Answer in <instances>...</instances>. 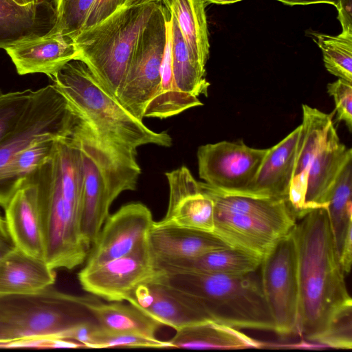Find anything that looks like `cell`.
I'll use <instances>...</instances> for the list:
<instances>
[{
    "label": "cell",
    "mask_w": 352,
    "mask_h": 352,
    "mask_svg": "<svg viewBox=\"0 0 352 352\" xmlns=\"http://www.w3.org/2000/svg\"><path fill=\"white\" fill-rule=\"evenodd\" d=\"M50 78L71 107L106 142L135 153L146 144L172 145L167 132H155L134 117L82 60L69 61Z\"/></svg>",
    "instance_id": "cell-4"
},
{
    "label": "cell",
    "mask_w": 352,
    "mask_h": 352,
    "mask_svg": "<svg viewBox=\"0 0 352 352\" xmlns=\"http://www.w3.org/2000/svg\"><path fill=\"white\" fill-rule=\"evenodd\" d=\"M7 343L6 335L3 327L0 322V346H4Z\"/></svg>",
    "instance_id": "cell-45"
},
{
    "label": "cell",
    "mask_w": 352,
    "mask_h": 352,
    "mask_svg": "<svg viewBox=\"0 0 352 352\" xmlns=\"http://www.w3.org/2000/svg\"><path fill=\"white\" fill-rule=\"evenodd\" d=\"M327 92L333 98L336 118L352 131V83L341 78L327 85Z\"/></svg>",
    "instance_id": "cell-37"
},
{
    "label": "cell",
    "mask_w": 352,
    "mask_h": 352,
    "mask_svg": "<svg viewBox=\"0 0 352 352\" xmlns=\"http://www.w3.org/2000/svg\"><path fill=\"white\" fill-rule=\"evenodd\" d=\"M126 1V0H95L82 30L102 21L123 7Z\"/></svg>",
    "instance_id": "cell-38"
},
{
    "label": "cell",
    "mask_w": 352,
    "mask_h": 352,
    "mask_svg": "<svg viewBox=\"0 0 352 352\" xmlns=\"http://www.w3.org/2000/svg\"><path fill=\"white\" fill-rule=\"evenodd\" d=\"M87 307L99 327L105 331L133 333L155 338L162 326L130 303L102 302L92 295Z\"/></svg>",
    "instance_id": "cell-28"
},
{
    "label": "cell",
    "mask_w": 352,
    "mask_h": 352,
    "mask_svg": "<svg viewBox=\"0 0 352 352\" xmlns=\"http://www.w3.org/2000/svg\"><path fill=\"white\" fill-rule=\"evenodd\" d=\"M199 184L214 202L212 233L230 247L263 258L296 223L298 215L289 200L226 195Z\"/></svg>",
    "instance_id": "cell-6"
},
{
    "label": "cell",
    "mask_w": 352,
    "mask_h": 352,
    "mask_svg": "<svg viewBox=\"0 0 352 352\" xmlns=\"http://www.w3.org/2000/svg\"><path fill=\"white\" fill-rule=\"evenodd\" d=\"M162 325L176 331L212 320L193 297L156 279L139 285L126 300ZM213 321V320H212Z\"/></svg>",
    "instance_id": "cell-15"
},
{
    "label": "cell",
    "mask_w": 352,
    "mask_h": 352,
    "mask_svg": "<svg viewBox=\"0 0 352 352\" xmlns=\"http://www.w3.org/2000/svg\"><path fill=\"white\" fill-rule=\"evenodd\" d=\"M257 271L223 275L159 270L156 279L195 298L214 322L275 333Z\"/></svg>",
    "instance_id": "cell-5"
},
{
    "label": "cell",
    "mask_w": 352,
    "mask_h": 352,
    "mask_svg": "<svg viewBox=\"0 0 352 352\" xmlns=\"http://www.w3.org/2000/svg\"><path fill=\"white\" fill-rule=\"evenodd\" d=\"M79 117L54 84L36 90L16 129L0 142V186L7 168L20 151L45 135H69Z\"/></svg>",
    "instance_id": "cell-11"
},
{
    "label": "cell",
    "mask_w": 352,
    "mask_h": 352,
    "mask_svg": "<svg viewBox=\"0 0 352 352\" xmlns=\"http://www.w3.org/2000/svg\"><path fill=\"white\" fill-rule=\"evenodd\" d=\"M302 109L300 134L289 193V201L296 212L298 218L305 214V197L309 168L325 139L330 125L333 123L332 115L307 104H302Z\"/></svg>",
    "instance_id": "cell-20"
},
{
    "label": "cell",
    "mask_w": 352,
    "mask_h": 352,
    "mask_svg": "<svg viewBox=\"0 0 352 352\" xmlns=\"http://www.w3.org/2000/svg\"><path fill=\"white\" fill-rule=\"evenodd\" d=\"M351 157V148L340 141L332 123L307 173L305 213L316 208L327 207V194L343 165Z\"/></svg>",
    "instance_id": "cell-22"
},
{
    "label": "cell",
    "mask_w": 352,
    "mask_h": 352,
    "mask_svg": "<svg viewBox=\"0 0 352 352\" xmlns=\"http://www.w3.org/2000/svg\"><path fill=\"white\" fill-rule=\"evenodd\" d=\"M283 3L295 6V5H309L315 3H329L334 6L335 7L338 3L340 0H276Z\"/></svg>",
    "instance_id": "cell-42"
},
{
    "label": "cell",
    "mask_w": 352,
    "mask_h": 352,
    "mask_svg": "<svg viewBox=\"0 0 352 352\" xmlns=\"http://www.w3.org/2000/svg\"><path fill=\"white\" fill-rule=\"evenodd\" d=\"M94 1L53 0L57 21L48 35L60 34L72 39L82 30Z\"/></svg>",
    "instance_id": "cell-33"
},
{
    "label": "cell",
    "mask_w": 352,
    "mask_h": 352,
    "mask_svg": "<svg viewBox=\"0 0 352 352\" xmlns=\"http://www.w3.org/2000/svg\"><path fill=\"white\" fill-rule=\"evenodd\" d=\"M14 248L8 231L4 214L0 211V257Z\"/></svg>",
    "instance_id": "cell-41"
},
{
    "label": "cell",
    "mask_w": 352,
    "mask_h": 352,
    "mask_svg": "<svg viewBox=\"0 0 352 352\" xmlns=\"http://www.w3.org/2000/svg\"><path fill=\"white\" fill-rule=\"evenodd\" d=\"M300 134V124L269 148L254 181L239 195L289 200Z\"/></svg>",
    "instance_id": "cell-19"
},
{
    "label": "cell",
    "mask_w": 352,
    "mask_h": 352,
    "mask_svg": "<svg viewBox=\"0 0 352 352\" xmlns=\"http://www.w3.org/2000/svg\"><path fill=\"white\" fill-rule=\"evenodd\" d=\"M3 210L14 247L44 260L45 245L35 184L29 178L23 180Z\"/></svg>",
    "instance_id": "cell-17"
},
{
    "label": "cell",
    "mask_w": 352,
    "mask_h": 352,
    "mask_svg": "<svg viewBox=\"0 0 352 352\" xmlns=\"http://www.w3.org/2000/svg\"><path fill=\"white\" fill-rule=\"evenodd\" d=\"M14 1L20 5H28V4H30L32 3H36V2L40 1L41 0H14Z\"/></svg>",
    "instance_id": "cell-46"
},
{
    "label": "cell",
    "mask_w": 352,
    "mask_h": 352,
    "mask_svg": "<svg viewBox=\"0 0 352 352\" xmlns=\"http://www.w3.org/2000/svg\"><path fill=\"white\" fill-rule=\"evenodd\" d=\"M153 222L152 213L144 204L122 206L107 218L82 268H94L147 243Z\"/></svg>",
    "instance_id": "cell-14"
},
{
    "label": "cell",
    "mask_w": 352,
    "mask_h": 352,
    "mask_svg": "<svg viewBox=\"0 0 352 352\" xmlns=\"http://www.w3.org/2000/svg\"><path fill=\"white\" fill-rule=\"evenodd\" d=\"M315 342L334 349L352 347V304L340 309Z\"/></svg>",
    "instance_id": "cell-36"
},
{
    "label": "cell",
    "mask_w": 352,
    "mask_h": 352,
    "mask_svg": "<svg viewBox=\"0 0 352 352\" xmlns=\"http://www.w3.org/2000/svg\"><path fill=\"white\" fill-rule=\"evenodd\" d=\"M168 24L172 69L176 87L186 95L207 96L210 82L206 78V68L192 59L177 21L170 13Z\"/></svg>",
    "instance_id": "cell-29"
},
{
    "label": "cell",
    "mask_w": 352,
    "mask_h": 352,
    "mask_svg": "<svg viewBox=\"0 0 352 352\" xmlns=\"http://www.w3.org/2000/svg\"><path fill=\"white\" fill-rule=\"evenodd\" d=\"M56 21L53 1L20 5L14 0H0V48L6 50L47 36Z\"/></svg>",
    "instance_id": "cell-18"
},
{
    "label": "cell",
    "mask_w": 352,
    "mask_h": 352,
    "mask_svg": "<svg viewBox=\"0 0 352 352\" xmlns=\"http://www.w3.org/2000/svg\"><path fill=\"white\" fill-rule=\"evenodd\" d=\"M163 0H126L124 7L139 6L149 3H162Z\"/></svg>",
    "instance_id": "cell-43"
},
{
    "label": "cell",
    "mask_w": 352,
    "mask_h": 352,
    "mask_svg": "<svg viewBox=\"0 0 352 352\" xmlns=\"http://www.w3.org/2000/svg\"><path fill=\"white\" fill-rule=\"evenodd\" d=\"M19 75L41 73L49 78L69 61L77 59L72 38L47 35L6 49Z\"/></svg>",
    "instance_id": "cell-21"
},
{
    "label": "cell",
    "mask_w": 352,
    "mask_h": 352,
    "mask_svg": "<svg viewBox=\"0 0 352 352\" xmlns=\"http://www.w3.org/2000/svg\"><path fill=\"white\" fill-rule=\"evenodd\" d=\"M259 270L275 333L281 337L297 335L298 278L292 230L278 240L263 256Z\"/></svg>",
    "instance_id": "cell-10"
},
{
    "label": "cell",
    "mask_w": 352,
    "mask_h": 352,
    "mask_svg": "<svg viewBox=\"0 0 352 352\" xmlns=\"http://www.w3.org/2000/svg\"><path fill=\"white\" fill-rule=\"evenodd\" d=\"M206 6L209 3L228 4L240 1L241 0H203Z\"/></svg>",
    "instance_id": "cell-44"
},
{
    "label": "cell",
    "mask_w": 352,
    "mask_h": 352,
    "mask_svg": "<svg viewBox=\"0 0 352 352\" xmlns=\"http://www.w3.org/2000/svg\"><path fill=\"white\" fill-rule=\"evenodd\" d=\"M322 51L324 67L331 74L352 83V31L333 36L309 32Z\"/></svg>",
    "instance_id": "cell-32"
},
{
    "label": "cell",
    "mask_w": 352,
    "mask_h": 352,
    "mask_svg": "<svg viewBox=\"0 0 352 352\" xmlns=\"http://www.w3.org/2000/svg\"><path fill=\"white\" fill-rule=\"evenodd\" d=\"M160 3L122 7L72 41L77 59L85 63L103 87L117 98L124 83L141 32Z\"/></svg>",
    "instance_id": "cell-8"
},
{
    "label": "cell",
    "mask_w": 352,
    "mask_h": 352,
    "mask_svg": "<svg viewBox=\"0 0 352 352\" xmlns=\"http://www.w3.org/2000/svg\"><path fill=\"white\" fill-rule=\"evenodd\" d=\"M72 134L81 160V232L91 248L109 215L111 204L121 192L136 188L141 169L135 152L101 139L80 116Z\"/></svg>",
    "instance_id": "cell-3"
},
{
    "label": "cell",
    "mask_w": 352,
    "mask_h": 352,
    "mask_svg": "<svg viewBox=\"0 0 352 352\" xmlns=\"http://www.w3.org/2000/svg\"><path fill=\"white\" fill-rule=\"evenodd\" d=\"M292 233L298 278L297 335L315 342L336 314L352 300L327 208H316L299 217Z\"/></svg>",
    "instance_id": "cell-2"
},
{
    "label": "cell",
    "mask_w": 352,
    "mask_h": 352,
    "mask_svg": "<svg viewBox=\"0 0 352 352\" xmlns=\"http://www.w3.org/2000/svg\"><path fill=\"white\" fill-rule=\"evenodd\" d=\"M169 201L164 217L156 223L212 233L214 202L186 166L166 173Z\"/></svg>",
    "instance_id": "cell-16"
},
{
    "label": "cell",
    "mask_w": 352,
    "mask_h": 352,
    "mask_svg": "<svg viewBox=\"0 0 352 352\" xmlns=\"http://www.w3.org/2000/svg\"><path fill=\"white\" fill-rule=\"evenodd\" d=\"M169 14L162 3L153 12L140 33L124 83L117 97L118 102L141 121L145 108L160 89Z\"/></svg>",
    "instance_id": "cell-9"
},
{
    "label": "cell",
    "mask_w": 352,
    "mask_h": 352,
    "mask_svg": "<svg viewBox=\"0 0 352 352\" xmlns=\"http://www.w3.org/2000/svg\"><path fill=\"white\" fill-rule=\"evenodd\" d=\"M34 94L30 89L7 93L0 90V142L16 129Z\"/></svg>",
    "instance_id": "cell-34"
},
{
    "label": "cell",
    "mask_w": 352,
    "mask_h": 352,
    "mask_svg": "<svg viewBox=\"0 0 352 352\" xmlns=\"http://www.w3.org/2000/svg\"><path fill=\"white\" fill-rule=\"evenodd\" d=\"M168 342L170 348L192 350L243 349L265 346L263 342L237 329L212 320L179 329Z\"/></svg>",
    "instance_id": "cell-26"
},
{
    "label": "cell",
    "mask_w": 352,
    "mask_h": 352,
    "mask_svg": "<svg viewBox=\"0 0 352 352\" xmlns=\"http://www.w3.org/2000/svg\"><path fill=\"white\" fill-rule=\"evenodd\" d=\"M336 8L342 31H352V0H340Z\"/></svg>",
    "instance_id": "cell-39"
},
{
    "label": "cell",
    "mask_w": 352,
    "mask_h": 352,
    "mask_svg": "<svg viewBox=\"0 0 352 352\" xmlns=\"http://www.w3.org/2000/svg\"><path fill=\"white\" fill-rule=\"evenodd\" d=\"M60 136L45 135L20 151L7 168L0 186V207L4 208L10 197L30 174L51 156L56 139Z\"/></svg>",
    "instance_id": "cell-30"
},
{
    "label": "cell",
    "mask_w": 352,
    "mask_h": 352,
    "mask_svg": "<svg viewBox=\"0 0 352 352\" xmlns=\"http://www.w3.org/2000/svg\"><path fill=\"white\" fill-rule=\"evenodd\" d=\"M92 296H77L50 286L34 294L0 296L5 347H28L43 340H64L76 325L95 320L87 307Z\"/></svg>",
    "instance_id": "cell-7"
},
{
    "label": "cell",
    "mask_w": 352,
    "mask_h": 352,
    "mask_svg": "<svg viewBox=\"0 0 352 352\" xmlns=\"http://www.w3.org/2000/svg\"><path fill=\"white\" fill-rule=\"evenodd\" d=\"M339 259L343 272L345 274H349L352 264V230L346 235L339 254Z\"/></svg>",
    "instance_id": "cell-40"
},
{
    "label": "cell",
    "mask_w": 352,
    "mask_h": 352,
    "mask_svg": "<svg viewBox=\"0 0 352 352\" xmlns=\"http://www.w3.org/2000/svg\"><path fill=\"white\" fill-rule=\"evenodd\" d=\"M177 21L192 59L206 68L210 54L209 32L203 0H163Z\"/></svg>",
    "instance_id": "cell-27"
},
{
    "label": "cell",
    "mask_w": 352,
    "mask_h": 352,
    "mask_svg": "<svg viewBox=\"0 0 352 352\" xmlns=\"http://www.w3.org/2000/svg\"><path fill=\"white\" fill-rule=\"evenodd\" d=\"M148 245L154 260L188 258L230 246L213 233L155 221L148 234Z\"/></svg>",
    "instance_id": "cell-23"
},
{
    "label": "cell",
    "mask_w": 352,
    "mask_h": 352,
    "mask_svg": "<svg viewBox=\"0 0 352 352\" xmlns=\"http://www.w3.org/2000/svg\"><path fill=\"white\" fill-rule=\"evenodd\" d=\"M27 178L36 187L45 263L54 270L76 268L91 247L81 232V160L72 132L56 139L51 156Z\"/></svg>",
    "instance_id": "cell-1"
},
{
    "label": "cell",
    "mask_w": 352,
    "mask_h": 352,
    "mask_svg": "<svg viewBox=\"0 0 352 352\" xmlns=\"http://www.w3.org/2000/svg\"><path fill=\"white\" fill-rule=\"evenodd\" d=\"M170 348L167 341L151 338L138 333L125 332H109L102 330L100 327L92 338L87 348Z\"/></svg>",
    "instance_id": "cell-35"
},
{
    "label": "cell",
    "mask_w": 352,
    "mask_h": 352,
    "mask_svg": "<svg viewBox=\"0 0 352 352\" xmlns=\"http://www.w3.org/2000/svg\"><path fill=\"white\" fill-rule=\"evenodd\" d=\"M158 272L147 243L94 268H82L78 279L82 288L91 295L107 302H123Z\"/></svg>",
    "instance_id": "cell-13"
},
{
    "label": "cell",
    "mask_w": 352,
    "mask_h": 352,
    "mask_svg": "<svg viewBox=\"0 0 352 352\" xmlns=\"http://www.w3.org/2000/svg\"><path fill=\"white\" fill-rule=\"evenodd\" d=\"M55 270L16 248L0 257V296L40 292L54 284Z\"/></svg>",
    "instance_id": "cell-25"
},
{
    "label": "cell",
    "mask_w": 352,
    "mask_h": 352,
    "mask_svg": "<svg viewBox=\"0 0 352 352\" xmlns=\"http://www.w3.org/2000/svg\"><path fill=\"white\" fill-rule=\"evenodd\" d=\"M154 261L156 269L164 272L241 275L258 270L262 258L228 246L188 258Z\"/></svg>",
    "instance_id": "cell-24"
},
{
    "label": "cell",
    "mask_w": 352,
    "mask_h": 352,
    "mask_svg": "<svg viewBox=\"0 0 352 352\" xmlns=\"http://www.w3.org/2000/svg\"><path fill=\"white\" fill-rule=\"evenodd\" d=\"M269 148H254L243 140L201 145L197 150L199 175L226 195H241L252 184Z\"/></svg>",
    "instance_id": "cell-12"
},
{
    "label": "cell",
    "mask_w": 352,
    "mask_h": 352,
    "mask_svg": "<svg viewBox=\"0 0 352 352\" xmlns=\"http://www.w3.org/2000/svg\"><path fill=\"white\" fill-rule=\"evenodd\" d=\"M328 217L339 254L352 230V157L341 168L326 198Z\"/></svg>",
    "instance_id": "cell-31"
}]
</instances>
